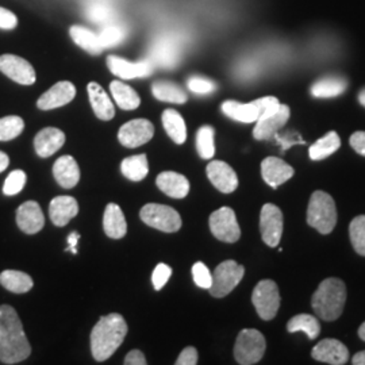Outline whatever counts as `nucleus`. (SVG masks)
Returning <instances> with one entry per match:
<instances>
[{"label":"nucleus","mask_w":365,"mask_h":365,"mask_svg":"<svg viewBox=\"0 0 365 365\" xmlns=\"http://www.w3.org/2000/svg\"><path fill=\"white\" fill-rule=\"evenodd\" d=\"M31 353L24 325L16 312L9 304L0 306V361L16 364Z\"/></svg>","instance_id":"f257e3e1"},{"label":"nucleus","mask_w":365,"mask_h":365,"mask_svg":"<svg viewBox=\"0 0 365 365\" xmlns=\"http://www.w3.org/2000/svg\"><path fill=\"white\" fill-rule=\"evenodd\" d=\"M128 334V324L120 314H108L99 319L91 331L92 356L96 361L110 359Z\"/></svg>","instance_id":"f03ea898"},{"label":"nucleus","mask_w":365,"mask_h":365,"mask_svg":"<svg viewBox=\"0 0 365 365\" xmlns=\"http://www.w3.org/2000/svg\"><path fill=\"white\" fill-rule=\"evenodd\" d=\"M345 300V283L336 277H329L314 292L312 306L315 314L324 321H336L344 312Z\"/></svg>","instance_id":"7ed1b4c3"},{"label":"nucleus","mask_w":365,"mask_h":365,"mask_svg":"<svg viewBox=\"0 0 365 365\" xmlns=\"http://www.w3.org/2000/svg\"><path fill=\"white\" fill-rule=\"evenodd\" d=\"M307 223L322 235L333 232L337 223V209L331 196L324 191L314 192L307 209Z\"/></svg>","instance_id":"20e7f679"},{"label":"nucleus","mask_w":365,"mask_h":365,"mask_svg":"<svg viewBox=\"0 0 365 365\" xmlns=\"http://www.w3.org/2000/svg\"><path fill=\"white\" fill-rule=\"evenodd\" d=\"M280 105L274 96H264L250 103H240L235 101H226L222 105V111L235 120L242 123H253L265 113L272 110L276 106Z\"/></svg>","instance_id":"39448f33"},{"label":"nucleus","mask_w":365,"mask_h":365,"mask_svg":"<svg viewBox=\"0 0 365 365\" xmlns=\"http://www.w3.org/2000/svg\"><path fill=\"white\" fill-rule=\"evenodd\" d=\"M267 349L264 336L256 329H244L235 341V357L241 365L259 363Z\"/></svg>","instance_id":"423d86ee"},{"label":"nucleus","mask_w":365,"mask_h":365,"mask_svg":"<svg viewBox=\"0 0 365 365\" xmlns=\"http://www.w3.org/2000/svg\"><path fill=\"white\" fill-rule=\"evenodd\" d=\"M245 274V268L235 260H226L221 262L214 274L212 283L209 288L210 294L215 298H223L235 289Z\"/></svg>","instance_id":"0eeeda50"},{"label":"nucleus","mask_w":365,"mask_h":365,"mask_svg":"<svg viewBox=\"0 0 365 365\" xmlns=\"http://www.w3.org/2000/svg\"><path fill=\"white\" fill-rule=\"evenodd\" d=\"M140 218L150 227L165 233H175L182 227L180 214L170 206L149 203L140 211Z\"/></svg>","instance_id":"6e6552de"},{"label":"nucleus","mask_w":365,"mask_h":365,"mask_svg":"<svg viewBox=\"0 0 365 365\" xmlns=\"http://www.w3.org/2000/svg\"><path fill=\"white\" fill-rule=\"evenodd\" d=\"M252 302L264 321H271L280 307V294L274 280H261L253 289Z\"/></svg>","instance_id":"1a4fd4ad"},{"label":"nucleus","mask_w":365,"mask_h":365,"mask_svg":"<svg viewBox=\"0 0 365 365\" xmlns=\"http://www.w3.org/2000/svg\"><path fill=\"white\" fill-rule=\"evenodd\" d=\"M211 233L223 242H235L241 237V229L233 209L221 207L210 215Z\"/></svg>","instance_id":"9d476101"},{"label":"nucleus","mask_w":365,"mask_h":365,"mask_svg":"<svg viewBox=\"0 0 365 365\" xmlns=\"http://www.w3.org/2000/svg\"><path fill=\"white\" fill-rule=\"evenodd\" d=\"M291 115L289 107L286 105H277L262 117L256 120V126L253 130V137L259 141L271 140L277 134L286 123Z\"/></svg>","instance_id":"9b49d317"},{"label":"nucleus","mask_w":365,"mask_h":365,"mask_svg":"<svg viewBox=\"0 0 365 365\" xmlns=\"http://www.w3.org/2000/svg\"><path fill=\"white\" fill-rule=\"evenodd\" d=\"M260 232L262 241L268 247L274 248L279 245L283 235V214L272 203H267L261 209Z\"/></svg>","instance_id":"f8f14e48"},{"label":"nucleus","mask_w":365,"mask_h":365,"mask_svg":"<svg viewBox=\"0 0 365 365\" xmlns=\"http://www.w3.org/2000/svg\"><path fill=\"white\" fill-rule=\"evenodd\" d=\"M155 126L148 119H133L118 131L119 143L126 148H138L153 138Z\"/></svg>","instance_id":"ddd939ff"},{"label":"nucleus","mask_w":365,"mask_h":365,"mask_svg":"<svg viewBox=\"0 0 365 365\" xmlns=\"http://www.w3.org/2000/svg\"><path fill=\"white\" fill-rule=\"evenodd\" d=\"M0 72L22 86H31L36 83L37 78L33 66L16 54L0 56Z\"/></svg>","instance_id":"4468645a"},{"label":"nucleus","mask_w":365,"mask_h":365,"mask_svg":"<svg viewBox=\"0 0 365 365\" xmlns=\"http://www.w3.org/2000/svg\"><path fill=\"white\" fill-rule=\"evenodd\" d=\"M107 66L108 69L118 76V78H146L153 72V63L150 60H144L140 63H130L118 56H108L107 57Z\"/></svg>","instance_id":"2eb2a0df"},{"label":"nucleus","mask_w":365,"mask_h":365,"mask_svg":"<svg viewBox=\"0 0 365 365\" xmlns=\"http://www.w3.org/2000/svg\"><path fill=\"white\" fill-rule=\"evenodd\" d=\"M75 96H76V88L71 81H58L51 90H48L39 96L37 106L39 110H43V111L54 110L71 103L75 99Z\"/></svg>","instance_id":"dca6fc26"},{"label":"nucleus","mask_w":365,"mask_h":365,"mask_svg":"<svg viewBox=\"0 0 365 365\" xmlns=\"http://www.w3.org/2000/svg\"><path fill=\"white\" fill-rule=\"evenodd\" d=\"M314 360L331 365L346 364L349 359L348 348L339 339H322L314 346L312 352Z\"/></svg>","instance_id":"f3484780"},{"label":"nucleus","mask_w":365,"mask_h":365,"mask_svg":"<svg viewBox=\"0 0 365 365\" xmlns=\"http://www.w3.org/2000/svg\"><path fill=\"white\" fill-rule=\"evenodd\" d=\"M207 176L210 182L223 194H232L238 187V178L235 170L220 160H214L207 165Z\"/></svg>","instance_id":"a211bd4d"},{"label":"nucleus","mask_w":365,"mask_h":365,"mask_svg":"<svg viewBox=\"0 0 365 365\" xmlns=\"http://www.w3.org/2000/svg\"><path fill=\"white\" fill-rule=\"evenodd\" d=\"M16 223L19 229L26 235H36L42 230L45 225V217L38 203L29 200L21 205L16 211Z\"/></svg>","instance_id":"6ab92c4d"},{"label":"nucleus","mask_w":365,"mask_h":365,"mask_svg":"<svg viewBox=\"0 0 365 365\" xmlns=\"http://www.w3.org/2000/svg\"><path fill=\"white\" fill-rule=\"evenodd\" d=\"M261 175L268 185L277 188L294 176V170L279 157H267L261 163Z\"/></svg>","instance_id":"aec40b11"},{"label":"nucleus","mask_w":365,"mask_h":365,"mask_svg":"<svg viewBox=\"0 0 365 365\" xmlns=\"http://www.w3.org/2000/svg\"><path fill=\"white\" fill-rule=\"evenodd\" d=\"M78 200L72 196H56L49 205L51 220L58 227L68 225L72 218L78 215Z\"/></svg>","instance_id":"412c9836"},{"label":"nucleus","mask_w":365,"mask_h":365,"mask_svg":"<svg viewBox=\"0 0 365 365\" xmlns=\"http://www.w3.org/2000/svg\"><path fill=\"white\" fill-rule=\"evenodd\" d=\"M150 61L164 68H172L179 61V45L170 37L157 39L150 49Z\"/></svg>","instance_id":"4be33fe9"},{"label":"nucleus","mask_w":365,"mask_h":365,"mask_svg":"<svg viewBox=\"0 0 365 365\" xmlns=\"http://www.w3.org/2000/svg\"><path fill=\"white\" fill-rule=\"evenodd\" d=\"M66 144V134L56 128H45L34 138V148L39 157H51Z\"/></svg>","instance_id":"5701e85b"},{"label":"nucleus","mask_w":365,"mask_h":365,"mask_svg":"<svg viewBox=\"0 0 365 365\" xmlns=\"http://www.w3.org/2000/svg\"><path fill=\"white\" fill-rule=\"evenodd\" d=\"M156 184L165 195L175 199H182L190 192V182L187 178L172 170L160 173L157 176Z\"/></svg>","instance_id":"b1692460"},{"label":"nucleus","mask_w":365,"mask_h":365,"mask_svg":"<svg viewBox=\"0 0 365 365\" xmlns=\"http://www.w3.org/2000/svg\"><path fill=\"white\" fill-rule=\"evenodd\" d=\"M90 102H91L92 110L95 115L102 120H110L115 115L114 103L103 90V87L95 81H92L87 87Z\"/></svg>","instance_id":"393cba45"},{"label":"nucleus","mask_w":365,"mask_h":365,"mask_svg":"<svg viewBox=\"0 0 365 365\" xmlns=\"http://www.w3.org/2000/svg\"><path fill=\"white\" fill-rule=\"evenodd\" d=\"M53 176L61 187L73 188L80 180V170L76 160L72 156L60 157L53 165Z\"/></svg>","instance_id":"a878e982"},{"label":"nucleus","mask_w":365,"mask_h":365,"mask_svg":"<svg viewBox=\"0 0 365 365\" xmlns=\"http://www.w3.org/2000/svg\"><path fill=\"white\" fill-rule=\"evenodd\" d=\"M103 229L110 238L119 240L128 233V223L120 207L115 203H108L103 215Z\"/></svg>","instance_id":"bb28decb"},{"label":"nucleus","mask_w":365,"mask_h":365,"mask_svg":"<svg viewBox=\"0 0 365 365\" xmlns=\"http://www.w3.org/2000/svg\"><path fill=\"white\" fill-rule=\"evenodd\" d=\"M161 119H163L164 129L168 133L170 140L176 144H184L187 140V126L179 111L168 108L163 113Z\"/></svg>","instance_id":"cd10ccee"},{"label":"nucleus","mask_w":365,"mask_h":365,"mask_svg":"<svg viewBox=\"0 0 365 365\" xmlns=\"http://www.w3.org/2000/svg\"><path fill=\"white\" fill-rule=\"evenodd\" d=\"M110 91L114 96V101L117 102V105L122 110H128V111L135 110L141 103L140 95L135 92V90H133L130 86L125 84L123 81L114 80L110 84Z\"/></svg>","instance_id":"c85d7f7f"},{"label":"nucleus","mask_w":365,"mask_h":365,"mask_svg":"<svg viewBox=\"0 0 365 365\" xmlns=\"http://www.w3.org/2000/svg\"><path fill=\"white\" fill-rule=\"evenodd\" d=\"M0 284L14 294H25L34 286L33 279L29 274L13 269H7L0 274Z\"/></svg>","instance_id":"c756f323"},{"label":"nucleus","mask_w":365,"mask_h":365,"mask_svg":"<svg viewBox=\"0 0 365 365\" xmlns=\"http://www.w3.org/2000/svg\"><path fill=\"white\" fill-rule=\"evenodd\" d=\"M155 98L161 102L182 105L187 102V93L182 88L170 81H156L152 87Z\"/></svg>","instance_id":"7c9ffc66"},{"label":"nucleus","mask_w":365,"mask_h":365,"mask_svg":"<svg viewBox=\"0 0 365 365\" xmlns=\"http://www.w3.org/2000/svg\"><path fill=\"white\" fill-rule=\"evenodd\" d=\"M341 146V140L336 131L327 133L325 137L318 140L315 144L310 146L309 153L310 158L314 161H321L327 157L331 156L334 152H337Z\"/></svg>","instance_id":"2f4dec72"},{"label":"nucleus","mask_w":365,"mask_h":365,"mask_svg":"<svg viewBox=\"0 0 365 365\" xmlns=\"http://www.w3.org/2000/svg\"><path fill=\"white\" fill-rule=\"evenodd\" d=\"M69 34H71L72 39L75 41V43H76L78 46H80V48H83L84 51H87V52L98 54V53H101L103 51V49L101 48L98 34L93 33L92 30L87 29V27L75 25V26L71 27Z\"/></svg>","instance_id":"473e14b6"},{"label":"nucleus","mask_w":365,"mask_h":365,"mask_svg":"<svg viewBox=\"0 0 365 365\" xmlns=\"http://www.w3.org/2000/svg\"><path fill=\"white\" fill-rule=\"evenodd\" d=\"M122 173L133 182H141L149 172L146 155H137L125 158L120 164Z\"/></svg>","instance_id":"72a5a7b5"},{"label":"nucleus","mask_w":365,"mask_h":365,"mask_svg":"<svg viewBox=\"0 0 365 365\" xmlns=\"http://www.w3.org/2000/svg\"><path fill=\"white\" fill-rule=\"evenodd\" d=\"M287 329L289 333L295 331H303L307 334L310 339H315L321 333V325L318 319L310 315V314H298L294 318L289 319L287 324Z\"/></svg>","instance_id":"f704fd0d"},{"label":"nucleus","mask_w":365,"mask_h":365,"mask_svg":"<svg viewBox=\"0 0 365 365\" xmlns=\"http://www.w3.org/2000/svg\"><path fill=\"white\" fill-rule=\"evenodd\" d=\"M348 83L345 78H325L318 80L313 87L312 93L315 98H334L345 92Z\"/></svg>","instance_id":"c9c22d12"},{"label":"nucleus","mask_w":365,"mask_h":365,"mask_svg":"<svg viewBox=\"0 0 365 365\" xmlns=\"http://www.w3.org/2000/svg\"><path fill=\"white\" fill-rule=\"evenodd\" d=\"M126 36H128L126 27L123 25H119V24L110 22V24L105 25L102 31L98 34V38H99L101 48L105 51V49L117 46L120 42H123Z\"/></svg>","instance_id":"e433bc0d"},{"label":"nucleus","mask_w":365,"mask_h":365,"mask_svg":"<svg viewBox=\"0 0 365 365\" xmlns=\"http://www.w3.org/2000/svg\"><path fill=\"white\" fill-rule=\"evenodd\" d=\"M214 134H215V131L211 126H202L196 134V149H197L199 156L205 160L212 158L215 155Z\"/></svg>","instance_id":"4c0bfd02"},{"label":"nucleus","mask_w":365,"mask_h":365,"mask_svg":"<svg viewBox=\"0 0 365 365\" xmlns=\"http://www.w3.org/2000/svg\"><path fill=\"white\" fill-rule=\"evenodd\" d=\"M87 16L95 24L107 25L114 21V10L113 7L103 0H93L87 7Z\"/></svg>","instance_id":"58836bf2"},{"label":"nucleus","mask_w":365,"mask_h":365,"mask_svg":"<svg viewBox=\"0 0 365 365\" xmlns=\"http://www.w3.org/2000/svg\"><path fill=\"white\" fill-rule=\"evenodd\" d=\"M25 129V122L21 117L9 115L0 118V141H11L21 135Z\"/></svg>","instance_id":"ea45409f"},{"label":"nucleus","mask_w":365,"mask_h":365,"mask_svg":"<svg viewBox=\"0 0 365 365\" xmlns=\"http://www.w3.org/2000/svg\"><path fill=\"white\" fill-rule=\"evenodd\" d=\"M349 235L354 250L360 256H365V215H359L351 222Z\"/></svg>","instance_id":"a19ab883"},{"label":"nucleus","mask_w":365,"mask_h":365,"mask_svg":"<svg viewBox=\"0 0 365 365\" xmlns=\"http://www.w3.org/2000/svg\"><path fill=\"white\" fill-rule=\"evenodd\" d=\"M26 173H25L24 170H13V172L7 176V179H6V182H4V185H3V192H4V195L14 196L16 195V194H19V192L24 190L25 184H26Z\"/></svg>","instance_id":"79ce46f5"},{"label":"nucleus","mask_w":365,"mask_h":365,"mask_svg":"<svg viewBox=\"0 0 365 365\" xmlns=\"http://www.w3.org/2000/svg\"><path fill=\"white\" fill-rule=\"evenodd\" d=\"M192 277L196 286L200 288L209 289L212 283V274L210 272L209 268L203 262H195L192 267Z\"/></svg>","instance_id":"37998d69"},{"label":"nucleus","mask_w":365,"mask_h":365,"mask_svg":"<svg viewBox=\"0 0 365 365\" xmlns=\"http://www.w3.org/2000/svg\"><path fill=\"white\" fill-rule=\"evenodd\" d=\"M188 88L195 93H200V95H205V93H210V92L215 91L217 88V84L206 78H199V76H194V78H190L188 83H187Z\"/></svg>","instance_id":"c03bdc74"},{"label":"nucleus","mask_w":365,"mask_h":365,"mask_svg":"<svg viewBox=\"0 0 365 365\" xmlns=\"http://www.w3.org/2000/svg\"><path fill=\"white\" fill-rule=\"evenodd\" d=\"M170 274H172V268L168 267L167 264H158L153 274H152V282H153V287L156 291L161 289L167 284V282L170 280Z\"/></svg>","instance_id":"a18cd8bd"},{"label":"nucleus","mask_w":365,"mask_h":365,"mask_svg":"<svg viewBox=\"0 0 365 365\" xmlns=\"http://www.w3.org/2000/svg\"><path fill=\"white\" fill-rule=\"evenodd\" d=\"M16 26H18L16 15L4 7H0V29L1 30H14Z\"/></svg>","instance_id":"49530a36"},{"label":"nucleus","mask_w":365,"mask_h":365,"mask_svg":"<svg viewBox=\"0 0 365 365\" xmlns=\"http://www.w3.org/2000/svg\"><path fill=\"white\" fill-rule=\"evenodd\" d=\"M197 364V351L194 346H187L176 360V365Z\"/></svg>","instance_id":"de8ad7c7"},{"label":"nucleus","mask_w":365,"mask_h":365,"mask_svg":"<svg viewBox=\"0 0 365 365\" xmlns=\"http://www.w3.org/2000/svg\"><path fill=\"white\" fill-rule=\"evenodd\" d=\"M351 146L359 155L365 156V131H356L353 134L351 137Z\"/></svg>","instance_id":"09e8293b"},{"label":"nucleus","mask_w":365,"mask_h":365,"mask_svg":"<svg viewBox=\"0 0 365 365\" xmlns=\"http://www.w3.org/2000/svg\"><path fill=\"white\" fill-rule=\"evenodd\" d=\"M125 364L126 365H145L146 364V359H145L144 353L141 351H131L125 359Z\"/></svg>","instance_id":"8fccbe9b"},{"label":"nucleus","mask_w":365,"mask_h":365,"mask_svg":"<svg viewBox=\"0 0 365 365\" xmlns=\"http://www.w3.org/2000/svg\"><path fill=\"white\" fill-rule=\"evenodd\" d=\"M78 238H80V235L76 232H72L68 237V245H69L68 250H71L73 255L78 253Z\"/></svg>","instance_id":"3c124183"},{"label":"nucleus","mask_w":365,"mask_h":365,"mask_svg":"<svg viewBox=\"0 0 365 365\" xmlns=\"http://www.w3.org/2000/svg\"><path fill=\"white\" fill-rule=\"evenodd\" d=\"M9 164H10V158H9V156H7L4 152H0V173L7 170Z\"/></svg>","instance_id":"603ef678"},{"label":"nucleus","mask_w":365,"mask_h":365,"mask_svg":"<svg viewBox=\"0 0 365 365\" xmlns=\"http://www.w3.org/2000/svg\"><path fill=\"white\" fill-rule=\"evenodd\" d=\"M352 363L354 365H365V351L356 353L353 357Z\"/></svg>","instance_id":"864d4df0"},{"label":"nucleus","mask_w":365,"mask_h":365,"mask_svg":"<svg viewBox=\"0 0 365 365\" xmlns=\"http://www.w3.org/2000/svg\"><path fill=\"white\" fill-rule=\"evenodd\" d=\"M359 337L363 339V341H365V322L360 327V329H359Z\"/></svg>","instance_id":"5fc2aeb1"},{"label":"nucleus","mask_w":365,"mask_h":365,"mask_svg":"<svg viewBox=\"0 0 365 365\" xmlns=\"http://www.w3.org/2000/svg\"><path fill=\"white\" fill-rule=\"evenodd\" d=\"M359 101H360L361 106H364L365 107V88L363 90V91L359 93Z\"/></svg>","instance_id":"6e6d98bb"}]
</instances>
